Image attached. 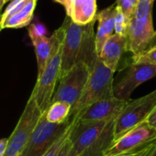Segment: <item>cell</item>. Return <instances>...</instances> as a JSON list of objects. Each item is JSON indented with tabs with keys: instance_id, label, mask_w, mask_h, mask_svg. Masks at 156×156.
<instances>
[{
	"instance_id": "cell-8",
	"label": "cell",
	"mask_w": 156,
	"mask_h": 156,
	"mask_svg": "<svg viewBox=\"0 0 156 156\" xmlns=\"http://www.w3.org/2000/svg\"><path fill=\"white\" fill-rule=\"evenodd\" d=\"M156 77V65L146 62H133L125 72L113 81L114 97L123 101L131 100L133 91L145 81Z\"/></svg>"
},
{
	"instance_id": "cell-5",
	"label": "cell",
	"mask_w": 156,
	"mask_h": 156,
	"mask_svg": "<svg viewBox=\"0 0 156 156\" xmlns=\"http://www.w3.org/2000/svg\"><path fill=\"white\" fill-rule=\"evenodd\" d=\"M155 106L156 90L144 97L127 101L122 112L115 120L114 140L116 141L131 129L145 122Z\"/></svg>"
},
{
	"instance_id": "cell-19",
	"label": "cell",
	"mask_w": 156,
	"mask_h": 156,
	"mask_svg": "<svg viewBox=\"0 0 156 156\" xmlns=\"http://www.w3.org/2000/svg\"><path fill=\"white\" fill-rule=\"evenodd\" d=\"M130 22L122 13V9L116 5L115 13V33L121 36L127 37Z\"/></svg>"
},
{
	"instance_id": "cell-31",
	"label": "cell",
	"mask_w": 156,
	"mask_h": 156,
	"mask_svg": "<svg viewBox=\"0 0 156 156\" xmlns=\"http://www.w3.org/2000/svg\"><path fill=\"white\" fill-rule=\"evenodd\" d=\"M5 4V0H0V14H1V10L4 6V5Z\"/></svg>"
},
{
	"instance_id": "cell-10",
	"label": "cell",
	"mask_w": 156,
	"mask_h": 156,
	"mask_svg": "<svg viewBox=\"0 0 156 156\" xmlns=\"http://www.w3.org/2000/svg\"><path fill=\"white\" fill-rule=\"evenodd\" d=\"M154 33L153 16L133 17L130 21L127 37L129 51L133 54V58H138L149 48Z\"/></svg>"
},
{
	"instance_id": "cell-15",
	"label": "cell",
	"mask_w": 156,
	"mask_h": 156,
	"mask_svg": "<svg viewBox=\"0 0 156 156\" xmlns=\"http://www.w3.org/2000/svg\"><path fill=\"white\" fill-rule=\"evenodd\" d=\"M28 34L35 48V53L37 61V75H39L44 70L50 56L52 48L51 38L47 37L34 24L29 26Z\"/></svg>"
},
{
	"instance_id": "cell-30",
	"label": "cell",
	"mask_w": 156,
	"mask_h": 156,
	"mask_svg": "<svg viewBox=\"0 0 156 156\" xmlns=\"http://www.w3.org/2000/svg\"><path fill=\"white\" fill-rule=\"evenodd\" d=\"M155 46H156V31H155V33H154V38H153V40H152V42H151V44H150V46H149V48H148V49H150L151 48L155 47ZM148 49H147V50H148Z\"/></svg>"
},
{
	"instance_id": "cell-3",
	"label": "cell",
	"mask_w": 156,
	"mask_h": 156,
	"mask_svg": "<svg viewBox=\"0 0 156 156\" xmlns=\"http://www.w3.org/2000/svg\"><path fill=\"white\" fill-rule=\"evenodd\" d=\"M113 75L114 71L109 69L101 60L98 55L91 66L86 87L77 103L71 108L69 120L90 104L101 100L112 99L114 97Z\"/></svg>"
},
{
	"instance_id": "cell-6",
	"label": "cell",
	"mask_w": 156,
	"mask_h": 156,
	"mask_svg": "<svg viewBox=\"0 0 156 156\" xmlns=\"http://www.w3.org/2000/svg\"><path fill=\"white\" fill-rule=\"evenodd\" d=\"M71 120L63 123H52L47 121L44 112L23 148V156H42L48 149L69 129Z\"/></svg>"
},
{
	"instance_id": "cell-9",
	"label": "cell",
	"mask_w": 156,
	"mask_h": 156,
	"mask_svg": "<svg viewBox=\"0 0 156 156\" xmlns=\"http://www.w3.org/2000/svg\"><path fill=\"white\" fill-rule=\"evenodd\" d=\"M155 139L156 129L145 121L114 141L111 148L106 152L105 156H113L143 150Z\"/></svg>"
},
{
	"instance_id": "cell-17",
	"label": "cell",
	"mask_w": 156,
	"mask_h": 156,
	"mask_svg": "<svg viewBox=\"0 0 156 156\" xmlns=\"http://www.w3.org/2000/svg\"><path fill=\"white\" fill-rule=\"evenodd\" d=\"M115 120L109 121L100 136L80 156H105L106 152L114 143Z\"/></svg>"
},
{
	"instance_id": "cell-14",
	"label": "cell",
	"mask_w": 156,
	"mask_h": 156,
	"mask_svg": "<svg viewBox=\"0 0 156 156\" xmlns=\"http://www.w3.org/2000/svg\"><path fill=\"white\" fill-rule=\"evenodd\" d=\"M115 13L116 4L101 10L97 14L99 26L95 35V48L98 55L101 53L107 39L115 33Z\"/></svg>"
},
{
	"instance_id": "cell-22",
	"label": "cell",
	"mask_w": 156,
	"mask_h": 156,
	"mask_svg": "<svg viewBox=\"0 0 156 156\" xmlns=\"http://www.w3.org/2000/svg\"><path fill=\"white\" fill-rule=\"evenodd\" d=\"M154 0H139L133 17H144L153 16V5Z\"/></svg>"
},
{
	"instance_id": "cell-16",
	"label": "cell",
	"mask_w": 156,
	"mask_h": 156,
	"mask_svg": "<svg viewBox=\"0 0 156 156\" xmlns=\"http://www.w3.org/2000/svg\"><path fill=\"white\" fill-rule=\"evenodd\" d=\"M66 12L76 24L87 25L97 18L96 0H70Z\"/></svg>"
},
{
	"instance_id": "cell-28",
	"label": "cell",
	"mask_w": 156,
	"mask_h": 156,
	"mask_svg": "<svg viewBox=\"0 0 156 156\" xmlns=\"http://www.w3.org/2000/svg\"><path fill=\"white\" fill-rule=\"evenodd\" d=\"M142 150L140 151H135V152H130V153H125V154H117V155L113 156H138L140 154Z\"/></svg>"
},
{
	"instance_id": "cell-35",
	"label": "cell",
	"mask_w": 156,
	"mask_h": 156,
	"mask_svg": "<svg viewBox=\"0 0 156 156\" xmlns=\"http://www.w3.org/2000/svg\"><path fill=\"white\" fill-rule=\"evenodd\" d=\"M5 3H6V2H8V1H10V0H5Z\"/></svg>"
},
{
	"instance_id": "cell-21",
	"label": "cell",
	"mask_w": 156,
	"mask_h": 156,
	"mask_svg": "<svg viewBox=\"0 0 156 156\" xmlns=\"http://www.w3.org/2000/svg\"><path fill=\"white\" fill-rule=\"evenodd\" d=\"M138 3L139 0H116V5L122 9L129 22L134 16Z\"/></svg>"
},
{
	"instance_id": "cell-7",
	"label": "cell",
	"mask_w": 156,
	"mask_h": 156,
	"mask_svg": "<svg viewBox=\"0 0 156 156\" xmlns=\"http://www.w3.org/2000/svg\"><path fill=\"white\" fill-rule=\"evenodd\" d=\"M42 112L37 105L34 98L29 97L19 121L8 138L6 150L4 156H15L22 152L30 135L35 130Z\"/></svg>"
},
{
	"instance_id": "cell-4",
	"label": "cell",
	"mask_w": 156,
	"mask_h": 156,
	"mask_svg": "<svg viewBox=\"0 0 156 156\" xmlns=\"http://www.w3.org/2000/svg\"><path fill=\"white\" fill-rule=\"evenodd\" d=\"M90 70L91 67L88 62L79 60L58 80V84L52 97L51 103L65 101L70 104L72 108L80 98L86 87Z\"/></svg>"
},
{
	"instance_id": "cell-32",
	"label": "cell",
	"mask_w": 156,
	"mask_h": 156,
	"mask_svg": "<svg viewBox=\"0 0 156 156\" xmlns=\"http://www.w3.org/2000/svg\"><path fill=\"white\" fill-rule=\"evenodd\" d=\"M2 19H3V16H2V14H0V32L3 29L2 28Z\"/></svg>"
},
{
	"instance_id": "cell-13",
	"label": "cell",
	"mask_w": 156,
	"mask_h": 156,
	"mask_svg": "<svg viewBox=\"0 0 156 156\" xmlns=\"http://www.w3.org/2000/svg\"><path fill=\"white\" fill-rule=\"evenodd\" d=\"M129 51L128 37L114 33L104 43L99 57L101 60L114 72L125 52Z\"/></svg>"
},
{
	"instance_id": "cell-20",
	"label": "cell",
	"mask_w": 156,
	"mask_h": 156,
	"mask_svg": "<svg viewBox=\"0 0 156 156\" xmlns=\"http://www.w3.org/2000/svg\"><path fill=\"white\" fill-rule=\"evenodd\" d=\"M75 123V121L73 119H71V122H70V125L69 127V129L48 149V151L43 154L42 156H57V154H58V152L60 151L61 147L64 145V144L66 143V141L68 140L69 136V133L71 132V129L73 127Z\"/></svg>"
},
{
	"instance_id": "cell-26",
	"label": "cell",
	"mask_w": 156,
	"mask_h": 156,
	"mask_svg": "<svg viewBox=\"0 0 156 156\" xmlns=\"http://www.w3.org/2000/svg\"><path fill=\"white\" fill-rule=\"evenodd\" d=\"M146 122L154 129H156V106L155 108L152 111V112L150 113V115L148 116Z\"/></svg>"
},
{
	"instance_id": "cell-29",
	"label": "cell",
	"mask_w": 156,
	"mask_h": 156,
	"mask_svg": "<svg viewBox=\"0 0 156 156\" xmlns=\"http://www.w3.org/2000/svg\"><path fill=\"white\" fill-rule=\"evenodd\" d=\"M54 1L57 2V3H58V4H60V5H64L65 8H66V10H67L68 7H69V1H70V0H54Z\"/></svg>"
},
{
	"instance_id": "cell-2",
	"label": "cell",
	"mask_w": 156,
	"mask_h": 156,
	"mask_svg": "<svg viewBox=\"0 0 156 156\" xmlns=\"http://www.w3.org/2000/svg\"><path fill=\"white\" fill-rule=\"evenodd\" d=\"M66 26L63 23L60 27L54 31L50 37L52 48L48 63L41 74L37 75V80L32 96L42 112H44L51 103L52 97L59 80L62 46L65 37Z\"/></svg>"
},
{
	"instance_id": "cell-24",
	"label": "cell",
	"mask_w": 156,
	"mask_h": 156,
	"mask_svg": "<svg viewBox=\"0 0 156 156\" xmlns=\"http://www.w3.org/2000/svg\"><path fill=\"white\" fill-rule=\"evenodd\" d=\"M57 156H75L72 152V147H71V143L69 141V138H68V140L66 141L64 145L61 147L60 151L58 152Z\"/></svg>"
},
{
	"instance_id": "cell-23",
	"label": "cell",
	"mask_w": 156,
	"mask_h": 156,
	"mask_svg": "<svg viewBox=\"0 0 156 156\" xmlns=\"http://www.w3.org/2000/svg\"><path fill=\"white\" fill-rule=\"evenodd\" d=\"M133 62H146L156 65V46L146 50L138 58H133Z\"/></svg>"
},
{
	"instance_id": "cell-33",
	"label": "cell",
	"mask_w": 156,
	"mask_h": 156,
	"mask_svg": "<svg viewBox=\"0 0 156 156\" xmlns=\"http://www.w3.org/2000/svg\"><path fill=\"white\" fill-rule=\"evenodd\" d=\"M15 156H23V155H22V154H21V153H19V154H16V155H15Z\"/></svg>"
},
{
	"instance_id": "cell-27",
	"label": "cell",
	"mask_w": 156,
	"mask_h": 156,
	"mask_svg": "<svg viewBox=\"0 0 156 156\" xmlns=\"http://www.w3.org/2000/svg\"><path fill=\"white\" fill-rule=\"evenodd\" d=\"M8 143V138L0 139V156H4Z\"/></svg>"
},
{
	"instance_id": "cell-12",
	"label": "cell",
	"mask_w": 156,
	"mask_h": 156,
	"mask_svg": "<svg viewBox=\"0 0 156 156\" xmlns=\"http://www.w3.org/2000/svg\"><path fill=\"white\" fill-rule=\"evenodd\" d=\"M37 0H14L2 14V28H21L30 24Z\"/></svg>"
},
{
	"instance_id": "cell-34",
	"label": "cell",
	"mask_w": 156,
	"mask_h": 156,
	"mask_svg": "<svg viewBox=\"0 0 156 156\" xmlns=\"http://www.w3.org/2000/svg\"><path fill=\"white\" fill-rule=\"evenodd\" d=\"M152 144H156V139L154 140V142H153V143H152Z\"/></svg>"
},
{
	"instance_id": "cell-25",
	"label": "cell",
	"mask_w": 156,
	"mask_h": 156,
	"mask_svg": "<svg viewBox=\"0 0 156 156\" xmlns=\"http://www.w3.org/2000/svg\"><path fill=\"white\" fill-rule=\"evenodd\" d=\"M138 156H156V144H151L143 149Z\"/></svg>"
},
{
	"instance_id": "cell-11",
	"label": "cell",
	"mask_w": 156,
	"mask_h": 156,
	"mask_svg": "<svg viewBox=\"0 0 156 156\" xmlns=\"http://www.w3.org/2000/svg\"><path fill=\"white\" fill-rule=\"evenodd\" d=\"M126 102L127 101L120 100L116 97L101 100L82 110L72 119L80 122H109L116 120Z\"/></svg>"
},
{
	"instance_id": "cell-18",
	"label": "cell",
	"mask_w": 156,
	"mask_h": 156,
	"mask_svg": "<svg viewBox=\"0 0 156 156\" xmlns=\"http://www.w3.org/2000/svg\"><path fill=\"white\" fill-rule=\"evenodd\" d=\"M71 105L65 101L52 102L44 112L47 121L52 123H63L69 120Z\"/></svg>"
},
{
	"instance_id": "cell-1",
	"label": "cell",
	"mask_w": 156,
	"mask_h": 156,
	"mask_svg": "<svg viewBox=\"0 0 156 156\" xmlns=\"http://www.w3.org/2000/svg\"><path fill=\"white\" fill-rule=\"evenodd\" d=\"M96 20L97 18L87 25H79L73 22L69 16H66L63 22L66 26V32L62 46L59 79L79 60H84L90 67L92 66L98 56L93 31Z\"/></svg>"
}]
</instances>
